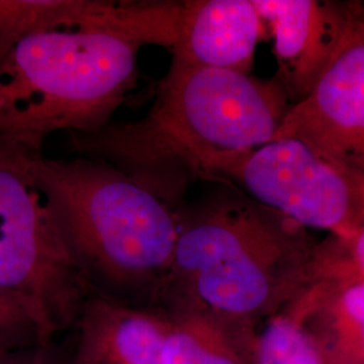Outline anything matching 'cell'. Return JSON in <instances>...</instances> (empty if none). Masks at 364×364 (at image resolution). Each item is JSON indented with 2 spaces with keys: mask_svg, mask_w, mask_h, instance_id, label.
<instances>
[{
  "mask_svg": "<svg viewBox=\"0 0 364 364\" xmlns=\"http://www.w3.org/2000/svg\"><path fill=\"white\" fill-rule=\"evenodd\" d=\"M290 107L275 77L171 57L144 117L69 136L80 156L117 168L178 209L212 165L274 141Z\"/></svg>",
  "mask_w": 364,
  "mask_h": 364,
  "instance_id": "cell-1",
  "label": "cell"
},
{
  "mask_svg": "<svg viewBox=\"0 0 364 364\" xmlns=\"http://www.w3.org/2000/svg\"><path fill=\"white\" fill-rule=\"evenodd\" d=\"M336 306L362 329L364 340V279L356 274L338 284Z\"/></svg>",
  "mask_w": 364,
  "mask_h": 364,
  "instance_id": "cell-14",
  "label": "cell"
},
{
  "mask_svg": "<svg viewBox=\"0 0 364 364\" xmlns=\"http://www.w3.org/2000/svg\"><path fill=\"white\" fill-rule=\"evenodd\" d=\"M23 311L3 293H0V326H7L14 321Z\"/></svg>",
  "mask_w": 364,
  "mask_h": 364,
  "instance_id": "cell-16",
  "label": "cell"
},
{
  "mask_svg": "<svg viewBox=\"0 0 364 364\" xmlns=\"http://www.w3.org/2000/svg\"><path fill=\"white\" fill-rule=\"evenodd\" d=\"M273 36L275 78L290 105L304 100L332 63L347 33L352 1L252 0Z\"/></svg>",
  "mask_w": 364,
  "mask_h": 364,
  "instance_id": "cell-8",
  "label": "cell"
},
{
  "mask_svg": "<svg viewBox=\"0 0 364 364\" xmlns=\"http://www.w3.org/2000/svg\"><path fill=\"white\" fill-rule=\"evenodd\" d=\"M209 181L228 183L306 228L348 240L364 227V173L278 138L212 165Z\"/></svg>",
  "mask_w": 364,
  "mask_h": 364,
  "instance_id": "cell-5",
  "label": "cell"
},
{
  "mask_svg": "<svg viewBox=\"0 0 364 364\" xmlns=\"http://www.w3.org/2000/svg\"><path fill=\"white\" fill-rule=\"evenodd\" d=\"M346 242L350 245L352 269L358 277L364 279V227L353 237Z\"/></svg>",
  "mask_w": 364,
  "mask_h": 364,
  "instance_id": "cell-15",
  "label": "cell"
},
{
  "mask_svg": "<svg viewBox=\"0 0 364 364\" xmlns=\"http://www.w3.org/2000/svg\"><path fill=\"white\" fill-rule=\"evenodd\" d=\"M139 42L93 27H54L0 58V144L41 154L54 132L111 123L138 78Z\"/></svg>",
  "mask_w": 364,
  "mask_h": 364,
  "instance_id": "cell-2",
  "label": "cell"
},
{
  "mask_svg": "<svg viewBox=\"0 0 364 364\" xmlns=\"http://www.w3.org/2000/svg\"><path fill=\"white\" fill-rule=\"evenodd\" d=\"M258 364H323L311 341L287 320H277L260 338Z\"/></svg>",
  "mask_w": 364,
  "mask_h": 364,
  "instance_id": "cell-11",
  "label": "cell"
},
{
  "mask_svg": "<svg viewBox=\"0 0 364 364\" xmlns=\"http://www.w3.org/2000/svg\"><path fill=\"white\" fill-rule=\"evenodd\" d=\"M168 364H235L232 360L207 351L195 338L183 332L165 338Z\"/></svg>",
  "mask_w": 364,
  "mask_h": 364,
  "instance_id": "cell-13",
  "label": "cell"
},
{
  "mask_svg": "<svg viewBox=\"0 0 364 364\" xmlns=\"http://www.w3.org/2000/svg\"><path fill=\"white\" fill-rule=\"evenodd\" d=\"M294 138L335 162L364 173V3L313 91L287 111L275 138Z\"/></svg>",
  "mask_w": 364,
  "mask_h": 364,
  "instance_id": "cell-7",
  "label": "cell"
},
{
  "mask_svg": "<svg viewBox=\"0 0 364 364\" xmlns=\"http://www.w3.org/2000/svg\"><path fill=\"white\" fill-rule=\"evenodd\" d=\"M34 176L75 257L122 278L170 266L178 209L117 168L87 156L34 154Z\"/></svg>",
  "mask_w": 364,
  "mask_h": 364,
  "instance_id": "cell-4",
  "label": "cell"
},
{
  "mask_svg": "<svg viewBox=\"0 0 364 364\" xmlns=\"http://www.w3.org/2000/svg\"><path fill=\"white\" fill-rule=\"evenodd\" d=\"M127 1L102 0H0V58L27 36L77 26L123 33L131 25Z\"/></svg>",
  "mask_w": 364,
  "mask_h": 364,
  "instance_id": "cell-10",
  "label": "cell"
},
{
  "mask_svg": "<svg viewBox=\"0 0 364 364\" xmlns=\"http://www.w3.org/2000/svg\"><path fill=\"white\" fill-rule=\"evenodd\" d=\"M264 23L252 0L180 1L173 57L251 75Z\"/></svg>",
  "mask_w": 364,
  "mask_h": 364,
  "instance_id": "cell-9",
  "label": "cell"
},
{
  "mask_svg": "<svg viewBox=\"0 0 364 364\" xmlns=\"http://www.w3.org/2000/svg\"><path fill=\"white\" fill-rule=\"evenodd\" d=\"M165 338L151 321L129 317L117 326V352L127 364H168Z\"/></svg>",
  "mask_w": 364,
  "mask_h": 364,
  "instance_id": "cell-12",
  "label": "cell"
},
{
  "mask_svg": "<svg viewBox=\"0 0 364 364\" xmlns=\"http://www.w3.org/2000/svg\"><path fill=\"white\" fill-rule=\"evenodd\" d=\"M34 154L0 144V293L23 312L76 289L77 258L34 176Z\"/></svg>",
  "mask_w": 364,
  "mask_h": 364,
  "instance_id": "cell-6",
  "label": "cell"
},
{
  "mask_svg": "<svg viewBox=\"0 0 364 364\" xmlns=\"http://www.w3.org/2000/svg\"><path fill=\"white\" fill-rule=\"evenodd\" d=\"M306 227L228 183L178 209L171 266L212 309L257 312L308 257Z\"/></svg>",
  "mask_w": 364,
  "mask_h": 364,
  "instance_id": "cell-3",
  "label": "cell"
}]
</instances>
